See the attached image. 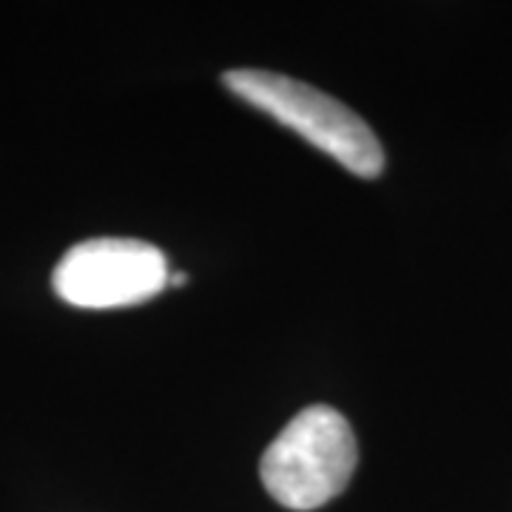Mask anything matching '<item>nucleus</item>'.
Instances as JSON below:
<instances>
[{"instance_id": "nucleus-3", "label": "nucleus", "mask_w": 512, "mask_h": 512, "mask_svg": "<svg viewBox=\"0 0 512 512\" xmlns=\"http://www.w3.org/2000/svg\"><path fill=\"white\" fill-rule=\"evenodd\" d=\"M52 285L74 308H128L157 296L168 285V259L157 245L143 239H86L57 262Z\"/></svg>"}, {"instance_id": "nucleus-1", "label": "nucleus", "mask_w": 512, "mask_h": 512, "mask_svg": "<svg viewBox=\"0 0 512 512\" xmlns=\"http://www.w3.org/2000/svg\"><path fill=\"white\" fill-rule=\"evenodd\" d=\"M222 86L248 106L296 131L313 148L342 163L350 174L376 180L384 171V148L373 128L336 97L302 80L265 69H234L222 74Z\"/></svg>"}, {"instance_id": "nucleus-4", "label": "nucleus", "mask_w": 512, "mask_h": 512, "mask_svg": "<svg viewBox=\"0 0 512 512\" xmlns=\"http://www.w3.org/2000/svg\"><path fill=\"white\" fill-rule=\"evenodd\" d=\"M168 282L180 288V285H185V282H188V276H185V274H171V276H168Z\"/></svg>"}, {"instance_id": "nucleus-2", "label": "nucleus", "mask_w": 512, "mask_h": 512, "mask_svg": "<svg viewBox=\"0 0 512 512\" xmlns=\"http://www.w3.org/2000/svg\"><path fill=\"white\" fill-rule=\"evenodd\" d=\"M356 464L359 444L348 419L328 404H313L268 444L259 476L276 504L308 512L345 493Z\"/></svg>"}]
</instances>
